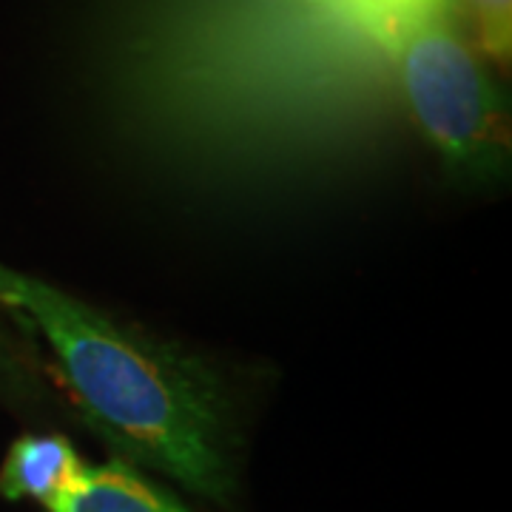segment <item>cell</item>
Segmentation results:
<instances>
[{"mask_svg":"<svg viewBox=\"0 0 512 512\" xmlns=\"http://www.w3.org/2000/svg\"><path fill=\"white\" fill-rule=\"evenodd\" d=\"M456 6L470 12L481 52L495 63H507L512 46V0H456Z\"/></svg>","mask_w":512,"mask_h":512,"instance_id":"8992f818","label":"cell"},{"mask_svg":"<svg viewBox=\"0 0 512 512\" xmlns=\"http://www.w3.org/2000/svg\"><path fill=\"white\" fill-rule=\"evenodd\" d=\"M43 512H191L168 487L120 458L86 464L80 478Z\"/></svg>","mask_w":512,"mask_h":512,"instance_id":"277c9868","label":"cell"},{"mask_svg":"<svg viewBox=\"0 0 512 512\" xmlns=\"http://www.w3.org/2000/svg\"><path fill=\"white\" fill-rule=\"evenodd\" d=\"M0 367H3V370H12V365H9V362H3V353H0Z\"/></svg>","mask_w":512,"mask_h":512,"instance_id":"52a82bcc","label":"cell"},{"mask_svg":"<svg viewBox=\"0 0 512 512\" xmlns=\"http://www.w3.org/2000/svg\"><path fill=\"white\" fill-rule=\"evenodd\" d=\"M456 3H410L390 23V57L407 120L456 183H498L510 165V111Z\"/></svg>","mask_w":512,"mask_h":512,"instance_id":"3957f363","label":"cell"},{"mask_svg":"<svg viewBox=\"0 0 512 512\" xmlns=\"http://www.w3.org/2000/svg\"><path fill=\"white\" fill-rule=\"evenodd\" d=\"M86 467L72 439L60 433L20 436L0 464V495L35 501L43 510L72 487Z\"/></svg>","mask_w":512,"mask_h":512,"instance_id":"5b68a950","label":"cell"},{"mask_svg":"<svg viewBox=\"0 0 512 512\" xmlns=\"http://www.w3.org/2000/svg\"><path fill=\"white\" fill-rule=\"evenodd\" d=\"M387 0H106L97 103L117 143L202 197H274L384 143L402 100Z\"/></svg>","mask_w":512,"mask_h":512,"instance_id":"6da1fadb","label":"cell"},{"mask_svg":"<svg viewBox=\"0 0 512 512\" xmlns=\"http://www.w3.org/2000/svg\"><path fill=\"white\" fill-rule=\"evenodd\" d=\"M0 302L23 313L55 356L74 413L131 467L228 507L239 427L228 382L200 353L0 265Z\"/></svg>","mask_w":512,"mask_h":512,"instance_id":"7a4b0ae2","label":"cell"}]
</instances>
